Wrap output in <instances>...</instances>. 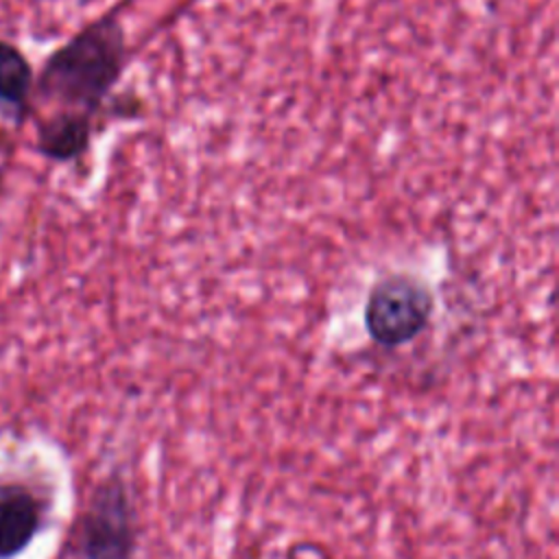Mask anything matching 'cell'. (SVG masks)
<instances>
[{
	"instance_id": "1",
	"label": "cell",
	"mask_w": 559,
	"mask_h": 559,
	"mask_svg": "<svg viewBox=\"0 0 559 559\" xmlns=\"http://www.w3.org/2000/svg\"><path fill=\"white\" fill-rule=\"evenodd\" d=\"M122 66L124 31L114 15H103L44 61L33 81L31 114L46 109L37 120H72L92 129Z\"/></svg>"
},
{
	"instance_id": "2",
	"label": "cell",
	"mask_w": 559,
	"mask_h": 559,
	"mask_svg": "<svg viewBox=\"0 0 559 559\" xmlns=\"http://www.w3.org/2000/svg\"><path fill=\"white\" fill-rule=\"evenodd\" d=\"M135 515L118 476L100 483L79 515L59 559H133Z\"/></svg>"
},
{
	"instance_id": "3",
	"label": "cell",
	"mask_w": 559,
	"mask_h": 559,
	"mask_svg": "<svg viewBox=\"0 0 559 559\" xmlns=\"http://www.w3.org/2000/svg\"><path fill=\"white\" fill-rule=\"evenodd\" d=\"M432 306V293L417 277H384L371 288L367 299V332L384 347L404 345L426 328Z\"/></svg>"
},
{
	"instance_id": "4",
	"label": "cell",
	"mask_w": 559,
	"mask_h": 559,
	"mask_svg": "<svg viewBox=\"0 0 559 559\" xmlns=\"http://www.w3.org/2000/svg\"><path fill=\"white\" fill-rule=\"evenodd\" d=\"M44 518L39 493L26 483H0V559L22 552Z\"/></svg>"
},
{
	"instance_id": "5",
	"label": "cell",
	"mask_w": 559,
	"mask_h": 559,
	"mask_svg": "<svg viewBox=\"0 0 559 559\" xmlns=\"http://www.w3.org/2000/svg\"><path fill=\"white\" fill-rule=\"evenodd\" d=\"M35 72L26 55L11 41L0 39V109L22 124L31 114Z\"/></svg>"
}]
</instances>
